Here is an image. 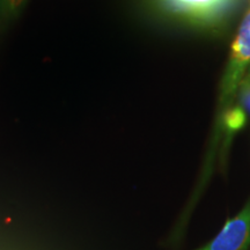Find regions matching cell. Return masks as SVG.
<instances>
[{
    "mask_svg": "<svg viewBox=\"0 0 250 250\" xmlns=\"http://www.w3.org/2000/svg\"><path fill=\"white\" fill-rule=\"evenodd\" d=\"M26 0H0V29H4L19 17Z\"/></svg>",
    "mask_w": 250,
    "mask_h": 250,
    "instance_id": "obj_4",
    "label": "cell"
},
{
    "mask_svg": "<svg viewBox=\"0 0 250 250\" xmlns=\"http://www.w3.org/2000/svg\"><path fill=\"white\" fill-rule=\"evenodd\" d=\"M225 125L230 131H235L241 129L246 123V114L241 108L230 109L226 112L224 118Z\"/></svg>",
    "mask_w": 250,
    "mask_h": 250,
    "instance_id": "obj_5",
    "label": "cell"
},
{
    "mask_svg": "<svg viewBox=\"0 0 250 250\" xmlns=\"http://www.w3.org/2000/svg\"><path fill=\"white\" fill-rule=\"evenodd\" d=\"M250 246V201L236 217L229 219L208 245L198 250H247Z\"/></svg>",
    "mask_w": 250,
    "mask_h": 250,
    "instance_id": "obj_3",
    "label": "cell"
},
{
    "mask_svg": "<svg viewBox=\"0 0 250 250\" xmlns=\"http://www.w3.org/2000/svg\"><path fill=\"white\" fill-rule=\"evenodd\" d=\"M239 0H156L159 7L168 13L198 24L218 22Z\"/></svg>",
    "mask_w": 250,
    "mask_h": 250,
    "instance_id": "obj_1",
    "label": "cell"
},
{
    "mask_svg": "<svg viewBox=\"0 0 250 250\" xmlns=\"http://www.w3.org/2000/svg\"><path fill=\"white\" fill-rule=\"evenodd\" d=\"M242 101L250 111V79L245 80L242 83Z\"/></svg>",
    "mask_w": 250,
    "mask_h": 250,
    "instance_id": "obj_6",
    "label": "cell"
},
{
    "mask_svg": "<svg viewBox=\"0 0 250 250\" xmlns=\"http://www.w3.org/2000/svg\"><path fill=\"white\" fill-rule=\"evenodd\" d=\"M250 65V7L243 18L236 37L232 43L230 59L223 79V95L226 101L234 95Z\"/></svg>",
    "mask_w": 250,
    "mask_h": 250,
    "instance_id": "obj_2",
    "label": "cell"
}]
</instances>
